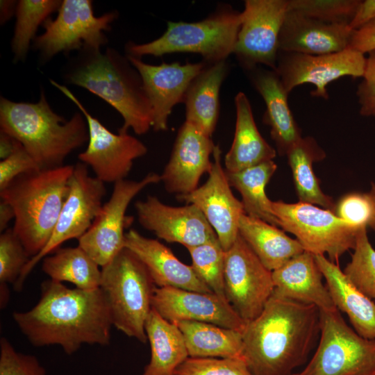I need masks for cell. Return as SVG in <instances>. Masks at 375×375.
Instances as JSON below:
<instances>
[{"instance_id":"1","label":"cell","mask_w":375,"mask_h":375,"mask_svg":"<svg viewBox=\"0 0 375 375\" xmlns=\"http://www.w3.org/2000/svg\"><path fill=\"white\" fill-rule=\"evenodd\" d=\"M12 318L32 345H59L68 355L84 344L106 346L110 342L112 319L100 288L72 289L46 280L35 306L13 312Z\"/></svg>"},{"instance_id":"2","label":"cell","mask_w":375,"mask_h":375,"mask_svg":"<svg viewBox=\"0 0 375 375\" xmlns=\"http://www.w3.org/2000/svg\"><path fill=\"white\" fill-rule=\"evenodd\" d=\"M320 331L317 307L272 295L242 331V357L253 375H290L307 360Z\"/></svg>"},{"instance_id":"3","label":"cell","mask_w":375,"mask_h":375,"mask_svg":"<svg viewBox=\"0 0 375 375\" xmlns=\"http://www.w3.org/2000/svg\"><path fill=\"white\" fill-rule=\"evenodd\" d=\"M67 83L88 90L111 105L122 115L119 132L147 133L153 124L152 108L138 71L112 48L84 47L65 74Z\"/></svg>"},{"instance_id":"4","label":"cell","mask_w":375,"mask_h":375,"mask_svg":"<svg viewBox=\"0 0 375 375\" xmlns=\"http://www.w3.org/2000/svg\"><path fill=\"white\" fill-rule=\"evenodd\" d=\"M0 128L19 142L40 169L61 167L66 157L88 140L83 114L69 120L51 108L43 91L38 102H15L1 97Z\"/></svg>"},{"instance_id":"5","label":"cell","mask_w":375,"mask_h":375,"mask_svg":"<svg viewBox=\"0 0 375 375\" xmlns=\"http://www.w3.org/2000/svg\"><path fill=\"white\" fill-rule=\"evenodd\" d=\"M74 165L36 169L15 178L0 190L15 212L12 230L28 256L38 255L49 240L68 193Z\"/></svg>"},{"instance_id":"6","label":"cell","mask_w":375,"mask_h":375,"mask_svg":"<svg viewBox=\"0 0 375 375\" xmlns=\"http://www.w3.org/2000/svg\"><path fill=\"white\" fill-rule=\"evenodd\" d=\"M241 22V12L228 4H219L201 21L168 22L165 32L153 41L128 42L126 55L141 58L147 55L192 53L200 54L208 63L226 60L233 53Z\"/></svg>"},{"instance_id":"7","label":"cell","mask_w":375,"mask_h":375,"mask_svg":"<svg viewBox=\"0 0 375 375\" xmlns=\"http://www.w3.org/2000/svg\"><path fill=\"white\" fill-rule=\"evenodd\" d=\"M155 284L143 262L123 248L101 267L100 288L107 300L112 326L145 344V323L152 308Z\"/></svg>"},{"instance_id":"8","label":"cell","mask_w":375,"mask_h":375,"mask_svg":"<svg viewBox=\"0 0 375 375\" xmlns=\"http://www.w3.org/2000/svg\"><path fill=\"white\" fill-rule=\"evenodd\" d=\"M320 311V338L301 375H374L375 340L349 327L335 308Z\"/></svg>"},{"instance_id":"9","label":"cell","mask_w":375,"mask_h":375,"mask_svg":"<svg viewBox=\"0 0 375 375\" xmlns=\"http://www.w3.org/2000/svg\"><path fill=\"white\" fill-rule=\"evenodd\" d=\"M272 210L284 231L292 233L306 251L327 254L337 264L353 249L360 228L338 217L333 211L300 202L272 201ZM363 228V227H362Z\"/></svg>"},{"instance_id":"10","label":"cell","mask_w":375,"mask_h":375,"mask_svg":"<svg viewBox=\"0 0 375 375\" xmlns=\"http://www.w3.org/2000/svg\"><path fill=\"white\" fill-rule=\"evenodd\" d=\"M117 16L113 11L96 17L90 0L62 1L56 17L43 23L44 31L35 37L33 47L45 61L61 52L99 49L107 43L104 31L110 29Z\"/></svg>"},{"instance_id":"11","label":"cell","mask_w":375,"mask_h":375,"mask_svg":"<svg viewBox=\"0 0 375 375\" xmlns=\"http://www.w3.org/2000/svg\"><path fill=\"white\" fill-rule=\"evenodd\" d=\"M88 166L83 162L74 165L69 181L68 193L62 205L53 233L46 246L31 258L13 285L20 291L27 276L34 267L67 240L79 239L90 228L103 206L106 194L104 183L89 174Z\"/></svg>"},{"instance_id":"12","label":"cell","mask_w":375,"mask_h":375,"mask_svg":"<svg viewBox=\"0 0 375 375\" xmlns=\"http://www.w3.org/2000/svg\"><path fill=\"white\" fill-rule=\"evenodd\" d=\"M50 82L78 106L86 119L88 144L78 155L81 162L90 166L95 177L104 183L125 179L134 160L147 153L145 144L128 133H112L88 112L68 88L53 80Z\"/></svg>"},{"instance_id":"13","label":"cell","mask_w":375,"mask_h":375,"mask_svg":"<svg viewBox=\"0 0 375 375\" xmlns=\"http://www.w3.org/2000/svg\"><path fill=\"white\" fill-rule=\"evenodd\" d=\"M224 290L227 301L245 323L261 313L274 290L272 272L240 234L225 252Z\"/></svg>"},{"instance_id":"14","label":"cell","mask_w":375,"mask_h":375,"mask_svg":"<svg viewBox=\"0 0 375 375\" xmlns=\"http://www.w3.org/2000/svg\"><path fill=\"white\" fill-rule=\"evenodd\" d=\"M288 0H246L233 53L246 72L260 65L275 70Z\"/></svg>"},{"instance_id":"15","label":"cell","mask_w":375,"mask_h":375,"mask_svg":"<svg viewBox=\"0 0 375 375\" xmlns=\"http://www.w3.org/2000/svg\"><path fill=\"white\" fill-rule=\"evenodd\" d=\"M160 181V175L151 172L140 181L124 179L114 183L109 200L103 204L90 228L78 240V246L99 267L105 266L124 248V229L130 222L126 212L131 201L147 186Z\"/></svg>"},{"instance_id":"16","label":"cell","mask_w":375,"mask_h":375,"mask_svg":"<svg viewBox=\"0 0 375 375\" xmlns=\"http://www.w3.org/2000/svg\"><path fill=\"white\" fill-rule=\"evenodd\" d=\"M365 65L364 54L350 48L324 55L278 51L275 71L288 94L298 85L311 83L315 90L310 94L326 100L331 82L343 76L362 77Z\"/></svg>"},{"instance_id":"17","label":"cell","mask_w":375,"mask_h":375,"mask_svg":"<svg viewBox=\"0 0 375 375\" xmlns=\"http://www.w3.org/2000/svg\"><path fill=\"white\" fill-rule=\"evenodd\" d=\"M212 158V167L206 183L192 192L176 198L196 206L202 212L226 251L238 236L239 220L245 212L242 201L231 191L222 165V150L218 144L215 147Z\"/></svg>"},{"instance_id":"18","label":"cell","mask_w":375,"mask_h":375,"mask_svg":"<svg viewBox=\"0 0 375 375\" xmlns=\"http://www.w3.org/2000/svg\"><path fill=\"white\" fill-rule=\"evenodd\" d=\"M135 208L140 224L167 242L188 248L217 238L202 212L193 204L171 206L149 195L135 202Z\"/></svg>"},{"instance_id":"19","label":"cell","mask_w":375,"mask_h":375,"mask_svg":"<svg viewBox=\"0 0 375 375\" xmlns=\"http://www.w3.org/2000/svg\"><path fill=\"white\" fill-rule=\"evenodd\" d=\"M138 71L144 89L150 101L152 113V128L165 131L173 108L183 101L185 92L193 78L206 65V62H178L153 65L141 58L126 56Z\"/></svg>"},{"instance_id":"20","label":"cell","mask_w":375,"mask_h":375,"mask_svg":"<svg viewBox=\"0 0 375 375\" xmlns=\"http://www.w3.org/2000/svg\"><path fill=\"white\" fill-rule=\"evenodd\" d=\"M215 147L210 137L185 121L178 131L170 158L160 174L166 191L177 197L197 189L201 176L212 169L211 156Z\"/></svg>"},{"instance_id":"21","label":"cell","mask_w":375,"mask_h":375,"mask_svg":"<svg viewBox=\"0 0 375 375\" xmlns=\"http://www.w3.org/2000/svg\"><path fill=\"white\" fill-rule=\"evenodd\" d=\"M151 306L172 323L197 321L241 331L246 325L231 305L214 293L156 288Z\"/></svg>"},{"instance_id":"22","label":"cell","mask_w":375,"mask_h":375,"mask_svg":"<svg viewBox=\"0 0 375 375\" xmlns=\"http://www.w3.org/2000/svg\"><path fill=\"white\" fill-rule=\"evenodd\" d=\"M353 31L348 24L323 22L294 10L287 12L278 39V51L324 55L348 48Z\"/></svg>"},{"instance_id":"23","label":"cell","mask_w":375,"mask_h":375,"mask_svg":"<svg viewBox=\"0 0 375 375\" xmlns=\"http://www.w3.org/2000/svg\"><path fill=\"white\" fill-rule=\"evenodd\" d=\"M124 247L145 265L156 285L204 293H212L192 265L182 262L165 245L131 229L125 235Z\"/></svg>"},{"instance_id":"24","label":"cell","mask_w":375,"mask_h":375,"mask_svg":"<svg viewBox=\"0 0 375 375\" xmlns=\"http://www.w3.org/2000/svg\"><path fill=\"white\" fill-rule=\"evenodd\" d=\"M252 85L262 97L266 109L264 124L270 127V134L280 155L288 150L302 137L288 105V93L275 70L257 66L246 71Z\"/></svg>"},{"instance_id":"25","label":"cell","mask_w":375,"mask_h":375,"mask_svg":"<svg viewBox=\"0 0 375 375\" xmlns=\"http://www.w3.org/2000/svg\"><path fill=\"white\" fill-rule=\"evenodd\" d=\"M273 295L314 305L319 310L335 309L315 255L304 251L272 272Z\"/></svg>"},{"instance_id":"26","label":"cell","mask_w":375,"mask_h":375,"mask_svg":"<svg viewBox=\"0 0 375 375\" xmlns=\"http://www.w3.org/2000/svg\"><path fill=\"white\" fill-rule=\"evenodd\" d=\"M334 305L348 317L360 336L375 340V303L349 281L338 264L326 256L315 255Z\"/></svg>"},{"instance_id":"27","label":"cell","mask_w":375,"mask_h":375,"mask_svg":"<svg viewBox=\"0 0 375 375\" xmlns=\"http://www.w3.org/2000/svg\"><path fill=\"white\" fill-rule=\"evenodd\" d=\"M228 71L226 60L206 62L191 81L183 98L185 122L210 138L219 117L220 88Z\"/></svg>"},{"instance_id":"28","label":"cell","mask_w":375,"mask_h":375,"mask_svg":"<svg viewBox=\"0 0 375 375\" xmlns=\"http://www.w3.org/2000/svg\"><path fill=\"white\" fill-rule=\"evenodd\" d=\"M236 121L234 138L229 151L224 157L226 172H238L273 160L276 155L260 133L249 99L240 92L235 97Z\"/></svg>"},{"instance_id":"29","label":"cell","mask_w":375,"mask_h":375,"mask_svg":"<svg viewBox=\"0 0 375 375\" xmlns=\"http://www.w3.org/2000/svg\"><path fill=\"white\" fill-rule=\"evenodd\" d=\"M238 232L261 262L272 272L305 251L297 239L288 237L277 226L245 213L240 218Z\"/></svg>"},{"instance_id":"30","label":"cell","mask_w":375,"mask_h":375,"mask_svg":"<svg viewBox=\"0 0 375 375\" xmlns=\"http://www.w3.org/2000/svg\"><path fill=\"white\" fill-rule=\"evenodd\" d=\"M151 358L142 375H174L189 357L183 335L177 326L151 308L145 323Z\"/></svg>"},{"instance_id":"31","label":"cell","mask_w":375,"mask_h":375,"mask_svg":"<svg viewBox=\"0 0 375 375\" xmlns=\"http://www.w3.org/2000/svg\"><path fill=\"white\" fill-rule=\"evenodd\" d=\"M175 324L194 358H243L242 331L197 321Z\"/></svg>"},{"instance_id":"32","label":"cell","mask_w":375,"mask_h":375,"mask_svg":"<svg viewBox=\"0 0 375 375\" xmlns=\"http://www.w3.org/2000/svg\"><path fill=\"white\" fill-rule=\"evenodd\" d=\"M277 169L273 160H269L244 169L226 174L230 185L242 197L245 214L279 226L278 219L272 210V201L265 188Z\"/></svg>"},{"instance_id":"33","label":"cell","mask_w":375,"mask_h":375,"mask_svg":"<svg viewBox=\"0 0 375 375\" xmlns=\"http://www.w3.org/2000/svg\"><path fill=\"white\" fill-rule=\"evenodd\" d=\"M286 155L299 201L318 204L334 212L335 204L333 199L323 192L313 172L312 162L325 156L315 140L310 137L301 138Z\"/></svg>"},{"instance_id":"34","label":"cell","mask_w":375,"mask_h":375,"mask_svg":"<svg viewBox=\"0 0 375 375\" xmlns=\"http://www.w3.org/2000/svg\"><path fill=\"white\" fill-rule=\"evenodd\" d=\"M42 269L50 279L69 282L76 288L88 290L100 287L101 269L79 246L58 248L43 258Z\"/></svg>"},{"instance_id":"35","label":"cell","mask_w":375,"mask_h":375,"mask_svg":"<svg viewBox=\"0 0 375 375\" xmlns=\"http://www.w3.org/2000/svg\"><path fill=\"white\" fill-rule=\"evenodd\" d=\"M62 1L20 0L16 8V22L11 47L16 60L26 58L31 41L40 25L58 10Z\"/></svg>"},{"instance_id":"36","label":"cell","mask_w":375,"mask_h":375,"mask_svg":"<svg viewBox=\"0 0 375 375\" xmlns=\"http://www.w3.org/2000/svg\"><path fill=\"white\" fill-rule=\"evenodd\" d=\"M186 249L192 259L191 265L197 275L212 293L226 300L224 290L226 251L218 238Z\"/></svg>"},{"instance_id":"37","label":"cell","mask_w":375,"mask_h":375,"mask_svg":"<svg viewBox=\"0 0 375 375\" xmlns=\"http://www.w3.org/2000/svg\"><path fill=\"white\" fill-rule=\"evenodd\" d=\"M343 272L359 291L375 300V249L369 240L367 227L358 231L351 261Z\"/></svg>"},{"instance_id":"38","label":"cell","mask_w":375,"mask_h":375,"mask_svg":"<svg viewBox=\"0 0 375 375\" xmlns=\"http://www.w3.org/2000/svg\"><path fill=\"white\" fill-rule=\"evenodd\" d=\"M360 0H288V10L326 23L349 24Z\"/></svg>"},{"instance_id":"39","label":"cell","mask_w":375,"mask_h":375,"mask_svg":"<svg viewBox=\"0 0 375 375\" xmlns=\"http://www.w3.org/2000/svg\"><path fill=\"white\" fill-rule=\"evenodd\" d=\"M174 375H253L243 358H186Z\"/></svg>"},{"instance_id":"40","label":"cell","mask_w":375,"mask_h":375,"mask_svg":"<svg viewBox=\"0 0 375 375\" xmlns=\"http://www.w3.org/2000/svg\"><path fill=\"white\" fill-rule=\"evenodd\" d=\"M30 259L12 228H7L1 233L0 283H12L14 285Z\"/></svg>"},{"instance_id":"41","label":"cell","mask_w":375,"mask_h":375,"mask_svg":"<svg viewBox=\"0 0 375 375\" xmlns=\"http://www.w3.org/2000/svg\"><path fill=\"white\" fill-rule=\"evenodd\" d=\"M0 375H47L38 358L17 352L6 338L0 339Z\"/></svg>"},{"instance_id":"42","label":"cell","mask_w":375,"mask_h":375,"mask_svg":"<svg viewBox=\"0 0 375 375\" xmlns=\"http://www.w3.org/2000/svg\"><path fill=\"white\" fill-rule=\"evenodd\" d=\"M334 212L347 223L361 228L369 226L374 214V206L367 192H353L340 199Z\"/></svg>"},{"instance_id":"43","label":"cell","mask_w":375,"mask_h":375,"mask_svg":"<svg viewBox=\"0 0 375 375\" xmlns=\"http://www.w3.org/2000/svg\"><path fill=\"white\" fill-rule=\"evenodd\" d=\"M40 167L22 144L16 140L13 151L0 162V190L17 176Z\"/></svg>"},{"instance_id":"44","label":"cell","mask_w":375,"mask_h":375,"mask_svg":"<svg viewBox=\"0 0 375 375\" xmlns=\"http://www.w3.org/2000/svg\"><path fill=\"white\" fill-rule=\"evenodd\" d=\"M363 80L358 85L357 97L363 116L375 117V50L368 53Z\"/></svg>"},{"instance_id":"45","label":"cell","mask_w":375,"mask_h":375,"mask_svg":"<svg viewBox=\"0 0 375 375\" xmlns=\"http://www.w3.org/2000/svg\"><path fill=\"white\" fill-rule=\"evenodd\" d=\"M348 48L363 54L375 50V19L353 31Z\"/></svg>"},{"instance_id":"46","label":"cell","mask_w":375,"mask_h":375,"mask_svg":"<svg viewBox=\"0 0 375 375\" xmlns=\"http://www.w3.org/2000/svg\"><path fill=\"white\" fill-rule=\"evenodd\" d=\"M374 19L375 0L361 1L349 26L354 31Z\"/></svg>"},{"instance_id":"47","label":"cell","mask_w":375,"mask_h":375,"mask_svg":"<svg viewBox=\"0 0 375 375\" xmlns=\"http://www.w3.org/2000/svg\"><path fill=\"white\" fill-rule=\"evenodd\" d=\"M15 219V212L10 203L1 200L0 202V231L3 232L8 228V223Z\"/></svg>"},{"instance_id":"48","label":"cell","mask_w":375,"mask_h":375,"mask_svg":"<svg viewBox=\"0 0 375 375\" xmlns=\"http://www.w3.org/2000/svg\"><path fill=\"white\" fill-rule=\"evenodd\" d=\"M16 140L8 134L0 131V158H6L14 150Z\"/></svg>"},{"instance_id":"49","label":"cell","mask_w":375,"mask_h":375,"mask_svg":"<svg viewBox=\"0 0 375 375\" xmlns=\"http://www.w3.org/2000/svg\"><path fill=\"white\" fill-rule=\"evenodd\" d=\"M17 4L15 1L1 0L0 1V21L3 24L16 12Z\"/></svg>"},{"instance_id":"50","label":"cell","mask_w":375,"mask_h":375,"mask_svg":"<svg viewBox=\"0 0 375 375\" xmlns=\"http://www.w3.org/2000/svg\"><path fill=\"white\" fill-rule=\"evenodd\" d=\"M0 293H1V308H4L6 306L9 299V290L6 283H0Z\"/></svg>"},{"instance_id":"51","label":"cell","mask_w":375,"mask_h":375,"mask_svg":"<svg viewBox=\"0 0 375 375\" xmlns=\"http://www.w3.org/2000/svg\"><path fill=\"white\" fill-rule=\"evenodd\" d=\"M367 193L369 195L374 206V214L368 226L375 231V183H371V189Z\"/></svg>"},{"instance_id":"52","label":"cell","mask_w":375,"mask_h":375,"mask_svg":"<svg viewBox=\"0 0 375 375\" xmlns=\"http://www.w3.org/2000/svg\"><path fill=\"white\" fill-rule=\"evenodd\" d=\"M290 375H301V373H296V374H292Z\"/></svg>"},{"instance_id":"53","label":"cell","mask_w":375,"mask_h":375,"mask_svg":"<svg viewBox=\"0 0 375 375\" xmlns=\"http://www.w3.org/2000/svg\"><path fill=\"white\" fill-rule=\"evenodd\" d=\"M374 375H375V374H374Z\"/></svg>"}]
</instances>
